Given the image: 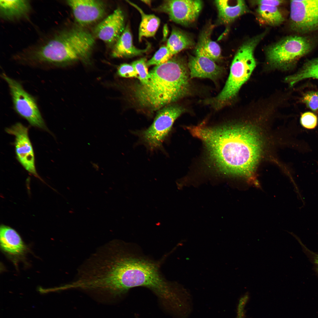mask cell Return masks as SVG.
Listing matches in <instances>:
<instances>
[{
  "instance_id": "1",
  "label": "cell",
  "mask_w": 318,
  "mask_h": 318,
  "mask_svg": "<svg viewBox=\"0 0 318 318\" xmlns=\"http://www.w3.org/2000/svg\"><path fill=\"white\" fill-rule=\"evenodd\" d=\"M130 247L119 240L115 245L108 270L112 295H120L131 288L143 286L153 291L167 307L172 309L177 306L181 299V287L163 277L160 263Z\"/></svg>"
},
{
  "instance_id": "2",
  "label": "cell",
  "mask_w": 318,
  "mask_h": 318,
  "mask_svg": "<svg viewBox=\"0 0 318 318\" xmlns=\"http://www.w3.org/2000/svg\"><path fill=\"white\" fill-rule=\"evenodd\" d=\"M205 144L212 161L221 170L244 175L251 174L260 156L258 134L252 127L234 125L209 127L201 124L188 127Z\"/></svg>"
},
{
  "instance_id": "3",
  "label": "cell",
  "mask_w": 318,
  "mask_h": 318,
  "mask_svg": "<svg viewBox=\"0 0 318 318\" xmlns=\"http://www.w3.org/2000/svg\"><path fill=\"white\" fill-rule=\"evenodd\" d=\"M189 78L185 59L175 56L150 71L148 82L136 87L135 98L142 107L151 111L158 110L189 93Z\"/></svg>"
},
{
  "instance_id": "4",
  "label": "cell",
  "mask_w": 318,
  "mask_h": 318,
  "mask_svg": "<svg viewBox=\"0 0 318 318\" xmlns=\"http://www.w3.org/2000/svg\"><path fill=\"white\" fill-rule=\"evenodd\" d=\"M85 53V44L80 37L67 29L54 32L40 42L24 50L22 59L26 64L54 68L81 60Z\"/></svg>"
},
{
  "instance_id": "5",
  "label": "cell",
  "mask_w": 318,
  "mask_h": 318,
  "mask_svg": "<svg viewBox=\"0 0 318 318\" xmlns=\"http://www.w3.org/2000/svg\"><path fill=\"white\" fill-rule=\"evenodd\" d=\"M265 35L263 33L256 35L246 41L240 46L232 62L229 76L223 88L216 96L205 100V103L215 109L219 110L236 96L256 66L254 51Z\"/></svg>"
},
{
  "instance_id": "6",
  "label": "cell",
  "mask_w": 318,
  "mask_h": 318,
  "mask_svg": "<svg viewBox=\"0 0 318 318\" xmlns=\"http://www.w3.org/2000/svg\"><path fill=\"white\" fill-rule=\"evenodd\" d=\"M314 45L313 40L308 37L300 35L288 36L267 48L266 59L273 67L288 69L309 53Z\"/></svg>"
},
{
  "instance_id": "7",
  "label": "cell",
  "mask_w": 318,
  "mask_h": 318,
  "mask_svg": "<svg viewBox=\"0 0 318 318\" xmlns=\"http://www.w3.org/2000/svg\"><path fill=\"white\" fill-rule=\"evenodd\" d=\"M177 105H168L161 109L148 128L136 132L143 143L151 150L158 149L168 136L175 120L184 112Z\"/></svg>"
},
{
  "instance_id": "8",
  "label": "cell",
  "mask_w": 318,
  "mask_h": 318,
  "mask_svg": "<svg viewBox=\"0 0 318 318\" xmlns=\"http://www.w3.org/2000/svg\"><path fill=\"white\" fill-rule=\"evenodd\" d=\"M1 76L7 84L16 112L32 125L45 129V125L35 98L24 89L18 81L4 73Z\"/></svg>"
},
{
  "instance_id": "9",
  "label": "cell",
  "mask_w": 318,
  "mask_h": 318,
  "mask_svg": "<svg viewBox=\"0 0 318 318\" xmlns=\"http://www.w3.org/2000/svg\"><path fill=\"white\" fill-rule=\"evenodd\" d=\"M290 26L304 34L318 30V0H291Z\"/></svg>"
},
{
  "instance_id": "10",
  "label": "cell",
  "mask_w": 318,
  "mask_h": 318,
  "mask_svg": "<svg viewBox=\"0 0 318 318\" xmlns=\"http://www.w3.org/2000/svg\"><path fill=\"white\" fill-rule=\"evenodd\" d=\"M202 6V1L199 0H167L154 10L167 14L175 22L187 25L196 21Z\"/></svg>"
},
{
  "instance_id": "11",
  "label": "cell",
  "mask_w": 318,
  "mask_h": 318,
  "mask_svg": "<svg viewBox=\"0 0 318 318\" xmlns=\"http://www.w3.org/2000/svg\"><path fill=\"white\" fill-rule=\"evenodd\" d=\"M8 133L15 136V146L17 158L31 174L40 178L35 166L33 150L28 134V129L20 122L6 129Z\"/></svg>"
},
{
  "instance_id": "12",
  "label": "cell",
  "mask_w": 318,
  "mask_h": 318,
  "mask_svg": "<svg viewBox=\"0 0 318 318\" xmlns=\"http://www.w3.org/2000/svg\"><path fill=\"white\" fill-rule=\"evenodd\" d=\"M67 3L72 10L78 24L85 26L98 21L104 16L105 6L101 1L69 0Z\"/></svg>"
},
{
  "instance_id": "13",
  "label": "cell",
  "mask_w": 318,
  "mask_h": 318,
  "mask_svg": "<svg viewBox=\"0 0 318 318\" xmlns=\"http://www.w3.org/2000/svg\"><path fill=\"white\" fill-rule=\"evenodd\" d=\"M124 14L119 8L95 27L94 33L98 38L106 43H115L125 29Z\"/></svg>"
},
{
  "instance_id": "14",
  "label": "cell",
  "mask_w": 318,
  "mask_h": 318,
  "mask_svg": "<svg viewBox=\"0 0 318 318\" xmlns=\"http://www.w3.org/2000/svg\"><path fill=\"white\" fill-rule=\"evenodd\" d=\"M188 66L191 78H208L214 81L223 74L224 69L206 57L189 56Z\"/></svg>"
},
{
  "instance_id": "15",
  "label": "cell",
  "mask_w": 318,
  "mask_h": 318,
  "mask_svg": "<svg viewBox=\"0 0 318 318\" xmlns=\"http://www.w3.org/2000/svg\"><path fill=\"white\" fill-rule=\"evenodd\" d=\"M218 20L221 24H228L249 12L244 1L219 0L215 1Z\"/></svg>"
},
{
  "instance_id": "16",
  "label": "cell",
  "mask_w": 318,
  "mask_h": 318,
  "mask_svg": "<svg viewBox=\"0 0 318 318\" xmlns=\"http://www.w3.org/2000/svg\"><path fill=\"white\" fill-rule=\"evenodd\" d=\"M0 242L2 250L10 255H21L26 251V246L19 235L16 230L8 226H1Z\"/></svg>"
},
{
  "instance_id": "17",
  "label": "cell",
  "mask_w": 318,
  "mask_h": 318,
  "mask_svg": "<svg viewBox=\"0 0 318 318\" xmlns=\"http://www.w3.org/2000/svg\"><path fill=\"white\" fill-rule=\"evenodd\" d=\"M148 44L143 49L136 48L133 44L132 38L129 26L127 25L120 36L115 43L112 56L115 58L130 57L140 55L147 52L150 47Z\"/></svg>"
},
{
  "instance_id": "18",
  "label": "cell",
  "mask_w": 318,
  "mask_h": 318,
  "mask_svg": "<svg viewBox=\"0 0 318 318\" xmlns=\"http://www.w3.org/2000/svg\"><path fill=\"white\" fill-rule=\"evenodd\" d=\"M212 28L210 26L201 33L195 49V55L208 57L214 62L220 58L221 51L219 44L211 39Z\"/></svg>"
},
{
  "instance_id": "19",
  "label": "cell",
  "mask_w": 318,
  "mask_h": 318,
  "mask_svg": "<svg viewBox=\"0 0 318 318\" xmlns=\"http://www.w3.org/2000/svg\"><path fill=\"white\" fill-rule=\"evenodd\" d=\"M31 9L28 0H1L0 14L4 20L13 21L26 17Z\"/></svg>"
},
{
  "instance_id": "20",
  "label": "cell",
  "mask_w": 318,
  "mask_h": 318,
  "mask_svg": "<svg viewBox=\"0 0 318 318\" xmlns=\"http://www.w3.org/2000/svg\"><path fill=\"white\" fill-rule=\"evenodd\" d=\"M127 1L136 9L141 15V21L139 29V41H141L143 37L154 36L160 24V19L154 15L145 14L136 4L129 1Z\"/></svg>"
},
{
  "instance_id": "21",
  "label": "cell",
  "mask_w": 318,
  "mask_h": 318,
  "mask_svg": "<svg viewBox=\"0 0 318 318\" xmlns=\"http://www.w3.org/2000/svg\"><path fill=\"white\" fill-rule=\"evenodd\" d=\"M194 45L193 40L189 35L179 29L174 27L168 40L166 46L173 56Z\"/></svg>"
},
{
  "instance_id": "22",
  "label": "cell",
  "mask_w": 318,
  "mask_h": 318,
  "mask_svg": "<svg viewBox=\"0 0 318 318\" xmlns=\"http://www.w3.org/2000/svg\"><path fill=\"white\" fill-rule=\"evenodd\" d=\"M317 75H318V57L307 61L299 71L294 74L288 77L285 80L292 86L300 81L312 78Z\"/></svg>"
},
{
  "instance_id": "23",
  "label": "cell",
  "mask_w": 318,
  "mask_h": 318,
  "mask_svg": "<svg viewBox=\"0 0 318 318\" xmlns=\"http://www.w3.org/2000/svg\"><path fill=\"white\" fill-rule=\"evenodd\" d=\"M257 12L259 18L269 25L278 26L284 21V18L277 6L259 5Z\"/></svg>"
},
{
  "instance_id": "24",
  "label": "cell",
  "mask_w": 318,
  "mask_h": 318,
  "mask_svg": "<svg viewBox=\"0 0 318 318\" xmlns=\"http://www.w3.org/2000/svg\"><path fill=\"white\" fill-rule=\"evenodd\" d=\"M167 46H162L156 52L153 57L147 62V66H156L163 64L173 57Z\"/></svg>"
},
{
  "instance_id": "25",
  "label": "cell",
  "mask_w": 318,
  "mask_h": 318,
  "mask_svg": "<svg viewBox=\"0 0 318 318\" xmlns=\"http://www.w3.org/2000/svg\"><path fill=\"white\" fill-rule=\"evenodd\" d=\"M147 62L146 59L143 58L133 62L132 64L138 74L140 84H145L148 81L149 72Z\"/></svg>"
},
{
  "instance_id": "26",
  "label": "cell",
  "mask_w": 318,
  "mask_h": 318,
  "mask_svg": "<svg viewBox=\"0 0 318 318\" xmlns=\"http://www.w3.org/2000/svg\"><path fill=\"white\" fill-rule=\"evenodd\" d=\"M302 100L312 111L318 110V91L307 92L304 95Z\"/></svg>"
},
{
  "instance_id": "27",
  "label": "cell",
  "mask_w": 318,
  "mask_h": 318,
  "mask_svg": "<svg viewBox=\"0 0 318 318\" xmlns=\"http://www.w3.org/2000/svg\"><path fill=\"white\" fill-rule=\"evenodd\" d=\"M300 122L302 126L308 129L314 128L317 123V118L313 113L306 112L302 114Z\"/></svg>"
},
{
  "instance_id": "28",
  "label": "cell",
  "mask_w": 318,
  "mask_h": 318,
  "mask_svg": "<svg viewBox=\"0 0 318 318\" xmlns=\"http://www.w3.org/2000/svg\"><path fill=\"white\" fill-rule=\"evenodd\" d=\"M118 74L120 76L130 78L138 77V74L133 67L131 64L127 63L122 64L118 68Z\"/></svg>"
},
{
  "instance_id": "29",
  "label": "cell",
  "mask_w": 318,
  "mask_h": 318,
  "mask_svg": "<svg viewBox=\"0 0 318 318\" xmlns=\"http://www.w3.org/2000/svg\"><path fill=\"white\" fill-rule=\"evenodd\" d=\"M296 238L299 243L300 245L302 246L304 250L306 253L309 255V256L311 257L313 263L315 264V266H316V271L318 273V254L310 250L307 248L304 245L301 241L298 238V237H296Z\"/></svg>"
},
{
  "instance_id": "30",
  "label": "cell",
  "mask_w": 318,
  "mask_h": 318,
  "mask_svg": "<svg viewBox=\"0 0 318 318\" xmlns=\"http://www.w3.org/2000/svg\"><path fill=\"white\" fill-rule=\"evenodd\" d=\"M284 1L276 0H263L252 1L251 3L254 4L266 5L277 6L284 3Z\"/></svg>"
},
{
  "instance_id": "31",
  "label": "cell",
  "mask_w": 318,
  "mask_h": 318,
  "mask_svg": "<svg viewBox=\"0 0 318 318\" xmlns=\"http://www.w3.org/2000/svg\"><path fill=\"white\" fill-rule=\"evenodd\" d=\"M237 318H244V310L240 308L238 309Z\"/></svg>"
},
{
  "instance_id": "32",
  "label": "cell",
  "mask_w": 318,
  "mask_h": 318,
  "mask_svg": "<svg viewBox=\"0 0 318 318\" xmlns=\"http://www.w3.org/2000/svg\"><path fill=\"white\" fill-rule=\"evenodd\" d=\"M143 1V3H144L145 4H146L148 5H150V4H151V1H150V0H143V1Z\"/></svg>"
},
{
  "instance_id": "33",
  "label": "cell",
  "mask_w": 318,
  "mask_h": 318,
  "mask_svg": "<svg viewBox=\"0 0 318 318\" xmlns=\"http://www.w3.org/2000/svg\"><path fill=\"white\" fill-rule=\"evenodd\" d=\"M312 78H315L318 80V75L314 76H313Z\"/></svg>"
}]
</instances>
